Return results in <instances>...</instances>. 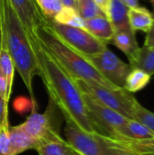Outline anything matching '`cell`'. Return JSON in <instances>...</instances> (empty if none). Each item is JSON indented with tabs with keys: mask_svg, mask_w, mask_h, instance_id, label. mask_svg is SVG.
Wrapping results in <instances>:
<instances>
[{
	"mask_svg": "<svg viewBox=\"0 0 154 155\" xmlns=\"http://www.w3.org/2000/svg\"><path fill=\"white\" fill-rule=\"evenodd\" d=\"M38 63L39 76L47 89L49 98L61 111L66 124L85 133H96L83 93L75 80L59 64L38 39H30Z\"/></svg>",
	"mask_w": 154,
	"mask_h": 155,
	"instance_id": "obj_1",
	"label": "cell"
},
{
	"mask_svg": "<svg viewBox=\"0 0 154 155\" xmlns=\"http://www.w3.org/2000/svg\"><path fill=\"white\" fill-rule=\"evenodd\" d=\"M0 16L2 24V45L9 53L15 69L27 88L32 113L36 112L37 104L33 92V79L39 74L35 53L25 27L12 7L9 0H0Z\"/></svg>",
	"mask_w": 154,
	"mask_h": 155,
	"instance_id": "obj_2",
	"label": "cell"
},
{
	"mask_svg": "<svg viewBox=\"0 0 154 155\" xmlns=\"http://www.w3.org/2000/svg\"><path fill=\"white\" fill-rule=\"evenodd\" d=\"M34 35L41 45L74 80L109 88H119L104 78L80 53L62 41L49 26L37 28Z\"/></svg>",
	"mask_w": 154,
	"mask_h": 155,
	"instance_id": "obj_3",
	"label": "cell"
},
{
	"mask_svg": "<svg viewBox=\"0 0 154 155\" xmlns=\"http://www.w3.org/2000/svg\"><path fill=\"white\" fill-rule=\"evenodd\" d=\"M64 133L66 141L80 155H134L111 137L85 133L70 124H66Z\"/></svg>",
	"mask_w": 154,
	"mask_h": 155,
	"instance_id": "obj_4",
	"label": "cell"
},
{
	"mask_svg": "<svg viewBox=\"0 0 154 155\" xmlns=\"http://www.w3.org/2000/svg\"><path fill=\"white\" fill-rule=\"evenodd\" d=\"M75 82L82 92L90 94L93 98L121 115L133 119L134 106L138 101L133 94L124 88H109L81 80H75Z\"/></svg>",
	"mask_w": 154,
	"mask_h": 155,
	"instance_id": "obj_5",
	"label": "cell"
},
{
	"mask_svg": "<svg viewBox=\"0 0 154 155\" xmlns=\"http://www.w3.org/2000/svg\"><path fill=\"white\" fill-rule=\"evenodd\" d=\"M51 30L66 45L83 55H93L107 49V44L90 34L84 27L48 21Z\"/></svg>",
	"mask_w": 154,
	"mask_h": 155,
	"instance_id": "obj_6",
	"label": "cell"
},
{
	"mask_svg": "<svg viewBox=\"0 0 154 155\" xmlns=\"http://www.w3.org/2000/svg\"><path fill=\"white\" fill-rule=\"evenodd\" d=\"M62 114L55 104L49 98L48 105L44 114L33 112L26 121L21 124L23 129L37 142L62 137L60 135V117Z\"/></svg>",
	"mask_w": 154,
	"mask_h": 155,
	"instance_id": "obj_7",
	"label": "cell"
},
{
	"mask_svg": "<svg viewBox=\"0 0 154 155\" xmlns=\"http://www.w3.org/2000/svg\"><path fill=\"white\" fill-rule=\"evenodd\" d=\"M82 93L90 116L96 126L97 134L111 138L120 136L129 119L101 104L90 94Z\"/></svg>",
	"mask_w": 154,
	"mask_h": 155,
	"instance_id": "obj_8",
	"label": "cell"
},
{
	"mask_svg": "<svg viewBox=\"0 0 154 155\" xmlns=\"http://www.w3.org/2000/svg\"><path fill=\"white\" fill-rule=\"evenodd\" d=\"M83 56L110 83L116 87L123 88L125 79L132 70L129 64L122 61L108 48L98 54Z\"/></svg>",
	"mask_w": 154,
	"mask_h": 155,
	"instance_id": "obj_9",
	"label": "cell"
},
{
	"mask_svg": "<svg viewBox=\"0 0 154 155\" xmlns=\"http://www.w3.org/2000/svg\"><path fill=\"white\" fill-rule=\"evenodd\" d=\"M30 39H36L34 32L42 26H49L48 20L40 11L35 0H9Z\"/></svg>",
	"mask_w": 154,
	"mask_h": 155,
	"instance_id": "obj_10",
	"label": "cell"
},
{
	"mask_svg": "<svg viewBox=\"0 0 154 155\" xmlns=\"http://www.w3.org/2000/svg\"><path fill=\"white\" fill-rule=\"evenodd\" d=\"M111 43L119 48L127 56L130 66L135 62L141 47L137 43L135 31H133L131 27L115 31Z\"/></svg>",
	"mask_w": 154,
	"mask_h": 155,
	"instance_id": "obj_11",
	"label": "cell"
},
{
	"mask_svg": "<svg viewBox=\"0 0 154 155\" xmlns=\"http://www.w3.org/2000/svg\"><path fill=\"white\" fill-rule=\"evenodd\" d=\"M8 138L10 144V155H19L20 153L34 150L36 144V141L33 139L21 126H9Z\"/></svg>",
	"mask_w": 154,
	"mask_h": 155,
	"instance_id": "obj_12",
	"label": "cell"
},
{
	"mask_svg": "<svg viewBox=\"0 0 154 155\" xmlns=\"http://www.w3.org/2000/svg\"><path fill=\"white\" fill-rule=\"evenodd\" d=\"M39 155H78L79 153L74 147L62 137L39 141L36 143L34 149Z\"/></svg>",
	"mask_w": 154,
	"mask_h": 155,
	"instance_id": "obj_13",
	"label": "cell"
},
{
	"mask_svg": "<svg viewBox=\"0 0 154 155\" xmlns=\"http://www.w3.org/2000/svg\"><path fill=\"white\" fill-rule=\"evenodd\" d=\"M84 27L93 36L106 44L112 41L114 35L113 26L105 16L84 20Z\"/></svg>",
	"mask_w": 154,
	"mask_h": 155,
	"instance_id": "obj_14",
	"label": "cell"
},
{
	"mask_svg": "<svg viewBox=\"0 0 154 155\" xmlns=\"http://www.w3.org/2000/svg\"><path fill=\"white\" fill-rule=\"evenodd\" d=\"M128 20L131 28L133 31L148 32L153 23V15L143 6H136L129 8Z\"/></svg>",
	"mask_w": 154,
	"mask_h": 155,
	"instance_id": "obj_15",
	"label": "cell"
},
{
	"mask_svg": "<svg viewBox=\"0 0 154 155\" xmlns=\"http://www.w3.org/2000/svg\"><path fill=\"white\" fill-rule=\"evenodd\" d=\"M113 139L123 149L133 154L154 153V137L148 139H133L118 136Z\"/></svg>",
	"mask_w": 154,
	"mask_h": 155,
	"instance_id": "obj_16",
	"label": "cell"
},
{
	"mask_svg": "<svg viewBox=\"0 0 154 155\" xmlns=\"http://www.w3.org/2000/svg\"><path fill=\"white\" fill-rule=\"evenodd\" d=\"M129 8L120 0H112L107 18L112 23L114 32L130 28L128 20Z\"/></svg>",
	"mask_w": 154,
	"mask_h": 155,
	"instance_id": "obj_17",
	"label": "cell"
},
{
	"mask_svg": "<svg viewBox=\"0 0 154 155\" xmlns=\"http://www.w3.org/2000/svg\"><path fill=\"white\" fill-rule=\"evenodd\" d=\"M152 76L139 68H132L125 79L123 88L131 94H134L144 89L150 83Z\"/></svg>",
	"mask_w": 154,
	"mask_h": 155,
	"instance_id": "obj_18",
	"label": "cell"
},
{
	"mask_svg": "<svg viewBox=\"0 0 154 155\" xmlns=\"http://www.w3.org/2000/svg\"><path fill=\"white\" fill-rule=\"evenodd\" d=\"M120 136L133 139H148L153 138L154 134L143 124L135 120L129 119Z\"/></svg>",
	"mask_w": 154,
	"mask_h": 155,
	"instance_id": "obj_19",
	"label": "cell"
},
{
	"mask_svg": "<svg viewBox=\"0 0 154 155\" xmlns=\"http://www.w3.org/2000/svg\"><path fill=\"white\" fill-rule=\"evenodd\" d=\"M131 67L142 69L151 76L154 75V49H149L144 45L141 47L138 57Z\"/></svg>",
	"mask_w": 154,
	"mask_h": 155,
	"instance_id": "obj_20",
	"label": "cell"
},
{
	"mask_svg": "<svg viewBox=\"0 0 154 155\" xmlns=\"http://www.w3.org/2000/svg\"><path fill=\"white\" fill-rule=\"evenodd\" d=\"M77 12L83 20H89L100 16L107 17L93 0H77Z\"/></svg>",
	"mask_w": 154,
	"mask_h": 155,
	"instance_id": "obj_21",
	"label": "cell"
},
{
	"mask_svg": "<svg viewBox=\"0 0 154 155\" xmlns=\"http://www.w3.org/2000/svg\"><path fill=\"white\" fill-rule=\"evenodd\" d=\"M53 21L72 26L84 27V20L79 15L77 10L68 6H64Z\"/></svg>",
	"mask_w": 154,
	"mask_h": 155,
	"instance_id": "obj_22",
	"label": "cell"
},
{
	"mask_svg": "<svg viewBox=\"0 0 154 155\" xmlns=\"http://www.w3.org/2000/svg\"><path fill=\"white\" fill-rule=\"evenodd\" d=\"M0 69L6 78L8 90L10 93H12L15 66H14V63L12 61V58H11L9 53L5 48L0 49Z\"/></svg>",
	"mask_w": 154,
	"mask_h": 155,
	"instance_id": "obj_23",
	"label": "cell"
},
{
	"mask_svg": "<svg viewBox=\"0 0 154 155\" xmlns=\"http://www.w3.org/2000/svg\"><path fill=\"white\" fill-rule=\"evenodd\" d=\"M35 2L40 11L48 21H53L64 7L60 0H35Z\"/></svg>",
	"mask_w": 154,
	"mask_h": 155,
	"instance_id": "obj_24",
	"label": "cell"
},
{
	"mask_svg": "<svg viewBox=\"0 0 154 155\" xmlns=\"http://www.w3.org/2000/svg\"><path fill=\"white\" fill-rule=\"evenodd\" d=\"M133 120L143 124L154 134V113L143 107L139 102L135 104Z\"/></svg>",
	"mask_w": 154,
	"mask_h": 155,
	"instance_id": "obj_25",
	"label": "cell"
},
{
	"mask_svg": "<svg viewBox=\"0 0 154 155\" xmlns=\"http://www.w3.org/2000/svg\"><path fill=\"white\" fill-rule=\"evenodd\" d=\"M9 126L8 103L2 96H0V129L7 130Z\"/></svg>",
	"mask_w": 154,
	"mask_h": 155,
	"instance_id": "obj_26",
	"label": "cell"
},
{
	"mask_svg": "<svg viewBox=\"0 0 154 155\" xmlns=\"http://www.w3.org/2000/svg\"><path fill=\"white\" fill-rule=\"evenodd\" d=\"M0 155H10L8 129H0Z\"/></svg>",
	"mask_w": 154,
	"mask_h": 155,
	"instance_id": "obj_27",
	"label": "cell"
},
{
	"mask_svg": "<svg viewBox=\"0 0 154 155\" xmlns=\"http://www.w3.org/2000/svg\"><path fill=\"white\" fill-rule=\"evenodd\" d=\"M10 95H11V93L8 90L6 78L0 69V96H2L7 103H9Z\"/></svg>",
	"mask_w": 154,
	"mask_h": 155,
	"instance_id": "obj_28",
	"label": "cell"
},
{
	"mask_svg": "<svg viewBox=\"0 0 154 155\" xmlns=\"http://www.w3.org/2000/svg\"><path fill=\"white\" fill-rule=\"evenodd\" d=\"M143 45L149 49H154V20L152 26L146 33V37Z\"/></svg>",
	"mask_w": 154,
	"mask_h": 155,
	"instance_id": "obj_29",
	"label": "cell"
},
{
	"mask_svg": "<svg viewBox=\"0 0 154 155\" xmlns=\"http://www.w3.org/2000/svg\"><path fill=\"white\" fill-rule=\"evenodd\" d=\"M95 2V4L97 5V6L104 13V15L107 16L108 15V11H109V7L111 5V1L112 0H93Z\"/></svg>",
	"mask_w": 154,
	"mask_h": 155,
	"instance_id": "obj_30",
	"label": "cell"
},
{
	"mask_svg": "<svg viewBox=\"0 0 154 155\" xmlns=\"http://www.w3.org/2000/svg\"><path fill=\"white\" fill-rule=\"evenodd\" d=\"M64 6L72 7L75 10H77V1L76 0H60Z\"/></svg>",
	"mask_w": 154,
	"mask_h": 155,
	"instance_id": "obj_31",
	"label": "cell"
},
{
	"mask_svg": "<svg viewBox=\"0 0 154 155\" xmlns=\"http://www.w3.org/2000/svg\"><path fill=\"white\" fill-rule=\"evenodd\" d=\"M120 1H122L128 8L139 6V0H120Z\"/></svg>",
	"mask_w": 154,
	"mask_h": 155,
	"instance_id": "obj_32",
	"label": "cell"
},
{
	"mask_svg": "<svg viewBox=\"0 0 154 155\" xmlns=\"http://www.w3.org/2000/svg\"><path fill=\"white\" fill-rule=\"evenodd\" d=\"M2 45V24H1V16H0V49Z\"/></svg>",
	"mask_w": 154,
	"mask_h": 155,
	"instance_id": "obj_33",
	"label": "cell"
},
{
	"mask_svg": "<svg viewBox=\"0 0 154 155\" xmlns=\"http://www.w3.org/2000/svg\"><path fill=\"white\" fill-rule=\"evenodd\" d=\"M150 2H151V4H152V8H153V15H154V0H149Z\"/></svg>",
	"mask_w": 154,
	"mask_h": 155,
	"instance_id": "obj_34",
	"label": "cell"
},
{
	"mask_svg": "<svg viewBox=\"0 0 154 155\" xmlns=\"http://www.w3.org/2000/svg\"><path fill=\"white\" fill-rule=\"evenodd\" d=\"M134 155H154V153H151V154H134Z\"/></svg>",
	"mask_w": 154,
	"mask_h": 155,
	"instance_id": "obj_35",
	"label": "cell"
},
{
	"mask_svg": "<svg viewBox=\"0 0 154 155\" xmlns=\"http://www.w3.org/2000/svg\"><path fill=\"white\" fill-rule=\"evenodd\" d=\"M78 155H80V154H78Z\"/></svg>",
	"mask_w": 154,
	"mask_h": 155,
	"instance_id": "obj_36",
	"label": "cell"
},
{
	"mask_svg": "<svg viewBox=\"0 0 154 155\" xmlns=\"http://www.w3.org/2000/svg\"><path fill=\"white\" fill-rule=\"evenodd\" d=\"M76 1H77V0H76Z\"/></svg>",
	"mask_w": 154,
	"mask_h": 155,
	"instance_id": "obj_37",
	"label": "cell"
}]
</instances>
